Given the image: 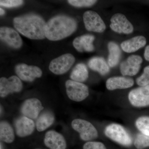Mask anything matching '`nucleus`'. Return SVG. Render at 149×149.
<instances>
[{"label":"nucleus","mask_w":149,"mask_h":149,"mask_svg":"<svg viewBox=\"0 0 149 149\" xmlns=\"http://www.w3.org/2000/svg\"><path fill=\"white\" fill-rule=\"evenodd\" d=\"M46 23L40 15L29 14L15 17L13 24L17 32L31 40H41L46 38Z\"/></svg>","instance_id":"1"},{"label":"nucleus","mask_w":149,"mask_h":149,"mask_svg":"<svg viewBox=\"0 0 149 149\" xmlns=\"http://www.w3.org/2000/svg\"><path fill=\"white\" fill-rule=\"evenodd\" d=\"M77 26V22L74 18L66 15H57L46 23L45 35L50 41H58L72 35Z\"/></svg>","instance_id":"2"},{"label":"nucleus","mask_w":149,"mask_h":149,"mask_svg":"<svg viewBox=\"0 0 149 149\" xmlns=\"http://www.w3.org/2000/svg\"><path fill=\"white\" fill-rule=\"evenodd\" d=\"M105 133L107 137L123 146H129L132 143L130 134L119 124L113 123L109 125L105 128Z\"/></svg>","instance_id":"3"},{"label":"nucleus","mask_w":149,"mask_h":149,"mask_svg":"<svg viewBox=\"0 0 149 149\" xmlns=\"http://www.w3.org/2000/svg\"><path fill=\"white\" fill-rule=\"evenodd\" d=\"M75 61V58L71 54H64L52 60L49 65V69L57 75L63 74L70 69Z\"/></svg>","instance_id":"4"},{"label":"nucleus","mask_w":149,"mask_h":149,"mask_svg":"<svg viewBox=\"0 0 149 149\" xmlns=\"http://www.w3.org/2000/svg\"><path fill=\"white\" fill-rule=\"evenodd\" d=\"M65 86L67 95L72 101L81 102L89 95L88 86L83 83L68 80L65 82Z\"/></svg>","instance_id":"5"},{"label":"nucleus","mask_w":149,"mask_h":149,"mask_svg":"<svg viewBox=\"0 0 149 149\" xmlns=\"http://www.w3.org/2000/svg\"><path fill=\"white\" fill-rule=\"evenodd\" d=\"M72 128L80 133L81 139L89 141L96 139L98 132L96 128L91 123L81 119H75L72 122Z\"/></svg>","instance_id":"6"},{"label":"nucleus","mask_w":149,"mask_h":149,"mask_svg":"<svg viewBox=\"0 0 149 149\" xmlns=\"http://www.w3.org/2000/svg\"><path fill=\"white\" fill-rule=\"evenodd\" d=\"M83 19L85 28L88 31L102 33L105 30L104 22L95 12L87 11L83 15Z\"/></svg>","instance_id":"7"},{"label":"nucleus","mask_w":149,"mask_h":149,"mask_svg":"<svg viewBox=\"0 0 149 149\" xmlns=\"http://www.w3.org/2000/svg\"><path fill=\"white\" fill-rule=\"evenodd\" d=\"M15 70L19 78L26 82H32L35 78L41 77L42 74V70L40 68L25 63L17 65Z\"/></svg>","instance_id":"8"},{"label":"nucleus","mask_w":149,"mask_h":149,"mask_svg":"<svg viewBox=\"0 0 149 149\" xmlns=\"http://www.w3.org/2000/svg\"><path fill=\"white\" fill-rule=\"evenodd\" d=\"M22 89L21 80L15 75L8 78L5 77L0 79V96L5 97L10 93H19Z\"/></svg>","instance_id":"9"},{"label":"nucleus","mask_w":149,"mask_h":149,"mask_svg":"<svg viewBox=\"0 0 149 149\" xmlns=\"http://www.w3.org/2000/svg\"><path fill=\"white\" fill-rule=\"evenodd\" d=\"M128 99L133 106H149V85L139 87L130 91L128 95Z\"/></svg>","instance_id":"10"},{"label":"nucleus","mask_w":149,"mask_h":149,"mask_svg":"<svg viewBox=\"0 0 149 149\" xmlns=\"http://www.w3.org/2000/svg\"><path fill=\"white\" fill-rule=\"evenodd\" d=\"M0 39L9 47L18 49L22 45V40L16 30L10 27H1L0 28Z\"/></svg>","instance_id":"11"},{"label":"nucleus","mask_w":149,"mask_h":149,"mask_svg":"<svg viewBox=\"0 0 149 149\" xmlns=\"http://www.w3.org/2000/svg\"><path fill=\"white\" fill-rule=\"evenodd\" d=\"M110 27L113 31L119 34H131L134 29L133 25L126 17L120 13L113 15L111 19Z\"/></svg>","instance_id":"12"},{"label":"nucleus","mask_w":149,"mask_h":149,"mask_svg":"<svg viewBox=\"0 0 149 149\" xmlns=\"http://www.w3.org/2000/svg\"><path fill=\"white\" fill-rule=\"evenodd\" d=\"M143 59L140 56L133 55L121 63L120 71L123 76H134L138 73Z\"/></svg>","instance_id":"13"},{"label":"nucleus","mask_w":149,"mask_h":149,"mask_svg":"<svg viewBox=\"0 0 149 149\" xmlns=\"http://www.w3.org/2000/svg\"><path fill=\"white\" fill-rule=\"evenodd\" d=\"M40 100L31 98L26 100L21 107V112L24 116L31 119H36L44 109Z\"/></svg>","instance_id":"14"},{"label":"nucleus","mask_w":149,"mask_h":149,"mask_svg":"<svg viewBox=\"0 0 149 149\" xmlns=\"http://www.w3.org/2000/svg\"><path fill=\"white\" fill-rule=\"evenodd\" d=\"M44 143L50 149H65L66 143L63 136L54 130H50L46 133Z\"/></svg>","instance_id":"15"},{"label":"nucleus","mask_w":149,"mask_h":149,"mask_svg":"<svg viewBox=\"0 0 149 149\" xmlns=\"http://www.w3.org/2000/svg\"><path fill=\"white\" fill-rule=\"evenodd\" d=\"M15 127L17 136L24 137L29 136L33 133L35 124L32 119L23 116L16 120Z\"/></svg>","instance_id":"16"},{"label":"nucleus","mask_w":149,"mask_h":149,"mask_svg":"<svg viewBox=\"0 0 149 149\" xmlns=\"http://www.w3.org/2000/svg\"><path fill=\"white\" fill-rule=\"evenodd\" d=\"M95 37L91 35H83L75 38L73 40L72 45L78 52H92L94 50L93 41Z\"/></svg>","instance_id":"17"},{"label":"nucleus","mask_w":149,"mask_h":149,"mask_svg":"<svg viewBox=\"0 0 149 149\" xmlns=\"http://www.w3.org/2000/svg\"><path fill=\"white\" fill-rule=\"evenodd\" d=\"M134 85V80L130 77H114L107 80L106 87L108 90L113 91L116 89H126Z\"/></svg>","instance_id":"18"},{"label":"nucleus","mask_w":149,"mask_h":149,"mask_svg":"<svg viewBox=\"0 0 149 149\" xmlns=\"http://www.w3.org/2000/svg\"><path fill=\"white\" fill-rule=\"evenodd\" d=\"M146 38L143 36H138L123 42L121 47L124 52L130 53L138 51L146 45Z\"/></svg>","instance_id":"19"},{"label":"nucleus","mask_w":149,"mask_h":149,"mask_svg":"<svg viewBox=\"0 0 149 149\" xmlns=\"http://www.w3.org/2000/svg\"><path fill=\"white\" fill-rule=\"evenodd\" d=\"M88 66L94 71L102 75H105L109 72V67L103 58L95 57L91 58L88 62Z\"/></svg>","instance_id":"20"},{"label":"nucleus","mask_w":149,"mask_h":149,"mask_svg":"<svg viewBox=\"0 0 149 149\" xmlns=\"http://www.w3.org/2000/svg\"><path fill=\"white\" fill-rule=\"evenodd\" d=\"M54 116L51 111H46L42 113L36 121V128L40 132L44 131L49 127L54 121Z\"/></svg>","instance_id":"21"},{"label":"nucleus","mask_w":149,"mask_h":149,"mask_svg":"<svg viewBox=\"0 0 149 149\" xmlns=\"http://www.w3.org/2000/svg\"><path fill=\"white\" fill-rule=\"evenodd\" d=\"M89 73L87 66L84 63H78L75 65L70 75L71 80L82 83L87 80Z\"/></svg>","instance_id":"22"},{"label":"nucleus","mask_w":149,"mask_h":149,"mask_svg":"<svg viewBox=\"0 0 149 149\" xmlns=\"http://www.w3.org/2000/svg\"><path fill=\"white\" fill-rule=\"evenodd\" d=\"M108 47L109 51L108 59L109 65L111 67H114L117 65L120 61L121 51L118 46L114 42H110Z\"/></svg>","instance_id":"23"},{"label":"nucleus","mask_w":149,"mask_h":149,"mask_svg":"<svg viewBox=\"0 0 149 149\" xmlns=\"http://www.w3.org/2000/svg\"><path fill=\"white\" fill-rule=\"evenodd\" d=\"M0 139L8 143H12L14 140L13 129L9 123L6 121H1L0 123Z\"/></svg>","instance_id":"24"},{"label":"nucleus","mask_w":149,"mask_h":149,"mask_svg":"<svg viewBox=\"0 0 149 149\" xmlns=\"http://www.w3.org/2000/svg\"><path fill=\"white\" fill-rule=\"evenodd\" d=\"M136 127L141 133L149 136V116H142L136 120Z\"/></svg>","instance_id":"25"},{"label":"nucleus","mask_w":149,"mask_h":149,"mask_svg":"<svg viewBox=\"0 0 149 149\" xmlns=\"http://www.w3.org/2000/svg\"><path fill=\"white\" fill-rule=\"evenodd\" d=\"M134 145L138 149H143L149 147V136L143 133H139L134 141Z\"/></svg>","instance_id":"26"},{"label":"nucleus","mask_w":149,"mask_h":149,"mask_svg":"<svg viewBox=\"0 0 149 149\" xmlns=\"http://www.w3.org/2000/svg\"><path fill=\"white\" fill-rule=\"evenodd\" d=\"M70 4L76 7H88L95 4L97 1L95 0H69Z\"/></svg>","instance_id":"27"},{"label":"nucleus","mask_w":149,"mask_h":149,"mask_svg":"<svg viewBox=\"0 0 149 149\" xmlns=\"http://www.w3.org/2000/svg\"><path fill=\"white\" fill-rule=\"evenodd\" d=\"M136 83L141 87L149 85V65L144 68L143 73L137 78Z\"/></svg>","instance_id":"28"},{"label":"nucleus","mask_w":149,"mask_h":149,"mask_svg":"<svg viewBox=\"0 0 149 149\" xmlns=\"http://www.w3.org/2000/svg\"><path fill=\"white\" fill-rule=\"evenodd\" d=\"M24 1L21 0H1L0 5L6 8H13L19 6L23 4Z\"/></svg>","instance_id":"29"},{"label":"nucleus","mask_w":149,"mask_h":149,"mask_svg":"<svg viewBox=\"0 0 149 149\" xmlns=\"http://www.w3.org/2000/svg\"><path fill=\"white\" fill-rule=\"evenodd\" d=\"M83 149H107L102 143L98 142H88L84 144Z\"/></svg>","instance_id":"30"},{"label":"nucleus","mask_w":149,"mask_h":149,"mask_svg":"<svg viewBox=\"0 0 149 149\" xmlns=\"http://www.w3.org/2000/svg\"><path fill=\"white\" fill-rule=\"evenodd\" d=\"M144 57L147 61H149V45L147 46L145 49Z\"/></svg>","instance_id":"31"},{"label":"nucleus","mask_w":149,"mask_h":149,"mask_svg":"<svg viewBox=\"0 0 149 149\" xmlns=\"http://www.w3.org/2000/svg\"><path fill=\"white\" fill-rule=\"evenodd\" d=\"M5 13V11L3 8H0V15L1 16H3Z\"/></svg>","instance_id":"32"}]
</instances>
